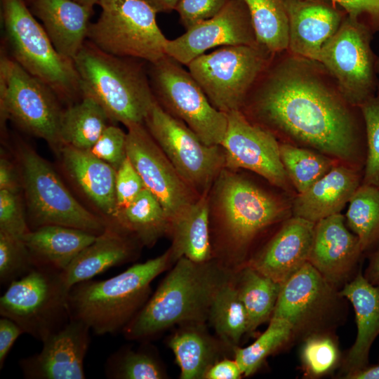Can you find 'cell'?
I'll use <instances>...</instances> for the list:
<instances>
[{
	"mask_svg": "<svg viewBox=\"0 0 379 379\" xmlns=\"http://www.w3.org/2000/svg\"><path fill=\"white\" fill-rule=\"evenodd\" d=\"M351 107L319 62L286 51L273 56L240 110L274 136L352 162L357 126Z\"/></svg>",
	"mask_w": 379,
	"mask_h": 379,
	"instance_id": "obj_1",
	"label": "cell"
},
{
	"mask_svg": "<svg viewBox=\"0 0 379 379\" xmlns=\"http://www.w3.org/2000/svg\"><path fill=\"white\" fill-rule=\"evenodd\" d=\"M208 196L213 258L236 272L247 262L254 241L281 221L286 209L276 196L227 168Z\"/></svg>",
	"mask_w": 379,
	"mask_h": 379,
	"instance_id": "obj_2",
	"label": "cell"
},
{
	"mask_svg": "<svg viewBox=\"0 0 379 379\" xmlns=\"http://www.w3.org/2000/svg\"><path fill=\"white\" fill-rule=\"evenodd\" d=\"M234 274L213 258L199 262L180 258L125 326L124 337L147 341L176 325L206 323L215 293Z\"/></svg>",
	"mask_w": 379,
	"mask_h": 379,
	"instance_id": "obj_3",
	"label": "cell"
},
{
	"mask_svg": "<svg viewBox=\"0 0 379 379\" xmlns=\"http://www.w3.org/2000/svg\"><path fill=\"white\" fill-rule=\"evenodd\" d=\"M81 96L95 100L112 122L144 124L156 102L146 61L107 53L86 40L73 60Z\"/></svg>",
	"mask_w": 379,
	"mask_h": 379,
	"instance_id": "obj_4",
	"label": "cell"
},
{
	"mask_svg": "<svg viewBox=\"0 0 379 379\" xmlns=\"http://www.w3.org/2000/svg\"><path fill=\"white\" fill-rule=\"evenodd\" d=\"M171 265L168 248L109 279L75 284L69 293L70 319L84 322L97 335L122 331L149 298L153 280Z\"/></svg>",
	"mask_w": 379,
	"mask_h": 379,
	"instance_id": "obj_5",
	"label": "cell"
},
{
	"mask_svg": "<svg viewBox=\"0 0 379 379\" xmlns=\"http://www.w3.org/2000/svg\"><path fill=\"white\" fill-rule=\"evenodd\" d=\"M1 20L11 57L48 85L62 102L81 98L73 60L61 55L25 0H1Z\"/></svg>",
	"mask_w": 379,
	"mask_h": 379,
	"instance_id": "obj_6",
	"label": "cell"
},
{
	"mask_svg": "<svg viewBox=\"0 0 379 379\" xmlns=\"http://www.w3.org/2000/svg\"><path fill=\"white\" fill-rule=\"evenodd\" d=\"M60 99L46 83L32 75L6 53L0 58L1 128L12 120L21 129L44 140L58 153L63 109Z\"/></svg>",
	"mask_w": 379,
	"mask_h": 379,
	"instance_id": "obj_7",
	"label": "cell"
},
{
	"mask_svg": "<svg viewBox=\"0 0 379 379\" xmlns=\"http://www.w3.org/2000/svg\"><path fill=\"white\" fill-rule=\"evenodd\" d=\"M22 190L29 227L57 225L101 234L108 222L84 207L70 193L52 166L32 147L20 149ZM30 228V227H29Z\"/></svg>",
	"mask_w": 379,
	"mask_h": 379,
	"instance_id": "obj_8",
	"label": "cell"
},
{
	"mask_svg": "<svg viewBox=\"0 0 379 379\" xmlns=\"http://www.w3.org/2000/svg\"><path fill=\"white\" fill-rule=\"evenodd\" d=\"M69 290L62 271L34 267L8 284L0 314L43 342L70 320Z\"/></svg>",
	"mask_w": 379,
	"mask_h": 379,
	"instance_id": "obj_9",
	"label": "cell"
},
{
	"mask_svg": "<svg viewBox=\"0 0 379 379\" xmlns=\"http://www.w3.org/2000/svg\"><path fill=\"white\" fill-rule=\"evenodd\" d=\"M101 13L90 23L87 40L120 57L154 62L166 55L168 39L157 22V12L145 0H99Z\"/></svg>",
	"mask_w": 379,
	"mask_h": 379,
	"instance_id": "obj_10",
	"label": "cell"
},
{
	"mask_svg": "<svg viewBox=\"0 0 379 379\" xmlns=\"http://www.w3.org/2000/svg\"><path fill=\"white\" fill-rule=\"evenodd\" d=\"M274 55L259 44L225 46L198 56L187 67L212 105L227 114L241 109Z\"/></svg>",
	"mask_w": 379,
	"mask_h": 379,
	"instance_id": "obj_11",
	"label": "cell"
},
{
	"mask_svg": "<svg viewBox=\"0 0 379 379\" xmlns=\"http://www.w3.org/2000/svg\"><path fill=\"white\" fill-rule=\"evenodd\" d=\"M148 65L151 87L159 105L183 121L206 145H220L227 130V114L212 105L189 70L167 55Z\"/></svg>",
	"mask_w": 379,
	"mask_h": 379,
	"instance_id": "obj_12",
	"label": "cell"
},
{
	"mask_svg": "<svg viewBox=\"0 0 379 379\" xmlns=\"http://www.w3.org/2000/svg\"><path fill=\"white\" fill-rule=\"evenodd\" d=\"M345 300L307 262L281 284L272 317L288 321L293 338L331 333L343 320Z\"/></svg>",
	"mask_w": 379,
	"mask_h": 379,
	"instance_id": "obj_13",
	"label": "cell"
},
{
	"mask_svg": "<svg viewBox=\"0 0 379 379\" xmlns=\"http://www.w3.org/2000/svg\"><path fill=\"white\" fill-rule=\"evenodd\" d=\"M144 124L187 185L199 196L208 194L225 167L222 146L206 145L157 101Z\"/></svg>",
	"mask_w": 379,
	"mask_h": 379,
	"instance_id": "obj_14",
	"label": "cell"
},
{
	"mask_svg": "<svg viewBox=\"0 0 379 379\" xmlns=\"http://www.w3.org/2000/svg\"><path fill=\"white\" fill-rule=\"evenodd\" d=\"M373 32L348 16L324 44L319 62L334 78L347 101L359 107L375 95L378 79L371 43Z\"/></svg>",
	"mask_w": 379,
	"mask_h": 379,
	"instance_id": "obj_15",
	"label": "cell"
},
{
	"mask_svg": "<svg viewBox=\"0 0 379 379\" xmlns=\"http://www.w3.org/2000/svg\"><path fill=\"white\" fill-rule=\"evenodd\" d=\"M126 148L145 188L159 201L168 220L200 197L181 178L144 124L127 127Z\"/></svg>",
	"mask_w": 379,
	"mask_h": 379,
	"instance_id": "obj_16",
	"label": "cell"
},
{
	"mask_svg": "<svg viewBox=\"0 0 379 379\" xmlns=\"http://www.w3.org/2000/svg\"><path fill=\"white\" fill-rule=\"evenodd\" d=\"M227 117V130L220 144L225 152V168L249 170L272 185L286 190L289 178L276 137L249 121L241 110L231 111Z\"/></svg>",
	"mask_w": 379,
	"mask_h": 379,
	"instance_id": "obj_17",
	"label": "cell"
},
{
	"mask_svg": "<svg viewBox=\"0 0 379 379\" xmlns=\"http://www.w3.org/2000/svg\"><path fill=\"white\" fill-rule=\"evenodd\" d=\"M257 42L248 9L243 0H232L213 17L201 21L181 36L168 39L166 54L187 66L209 49Z\"/></svg>",
	"mask_w": 379,
	"mask_h": 379,
	"instance_id": "obj_18",
	"label": "cell"
},
{
	"mask_svg": "<svg viewBox=\"0 0 379 379\" xmlns=\"http://www.w3.org/2000/svg\"><path fill=\"white\" fill-rule=\"evenodd\" d=\"M90 328L70 319L45 339L41 350L22 359L19 366L28 379H84V361L90 342Z\"/></svg>",
	"mask_w": 379,
	"mask_h": 379,
	"instance_id": "obj_19",
	"label": "cell"
},
{
	"mask_svg": "<svg viewBox=\"0 0 379 379\" xmlns=\"http://www.w3.org/2000/svg\"><path fill=\"white\" fill-rule=\"evenodd\" d=\"M361 253L358 237L347 230L340 213L315 223L308 262L336 288L353 278Z\"/></svg>",
	"mask_w": 379,
	"mask_h": 379,
	"instance_id": "obj_20",
	"label": "cell"
},
{
	"mask_svg": "<svg viewBox=\"0 0 379 379\" xmlns=\"http://www.w3.org/2000/svg\"><path fill=\"white\" fill-rule=\"evenodd\" d=\"M288 51L318 61L324 44L336 33L347 14L329 0H286Z\"/></svg>",
	"mask_w": 379,
	"mask_h": 379,
	"instance_id": "obj_21",
	"label": "cell"
},
{
	"mask_svg": "<svg viewBox=\"0 0 379 379\" xmlns=\"http://www.w3.org/2000/svg\"><path fill=\"white\" fill-rule=\"evenodd\" d=\"M315 223L293 216L246 263L283 284L308 262Z\"/></svg>",
	"mask_w": 379,
	"mask_h": 379,
	"instance_id": "obj_22",
	"label": "cell"
},
{
	"mask_svg": "<svg viewBox=\"0 0 379 379\" xmlns=\"http://www.w3.org/2000/svg\"><path fill=\"white\" fill-rule=\"evenodd\" d=\"M142 247L134 237L108 222L105 230L62 271L66 283L71 288L111 267L133 262Z\"/></svg>",
	"mask_w": 379,
	"mask_h": 379,
	"instance_id": "obj_23",
	"label": "cell"
},
{
	"mask_svg": "<svg viewBox=\"0 0 379 379\" xmlns=\"http://www.w3.org/2000/svg\"><path fill=\"white\" fill-rule=\"evenodd\" d=\"M59 156L64 169L100 215L113 222L117 213V170L89 151L62 145Z\"/></svg>",
	"mask_w": 379,
	"mask_h": 379,
	"instance_id": "obj_24",
	"label": "cell"
},
{
	"mask_svg": "<svg viewBox=\"0 0 379 379\" xmlns=\"http://www.w3.org/2000/svg\"><path fill=\"white\" fill-rule=\"evenodd\" d=\"M355 312L356 340L342 364L343 378L368 365L371 347L379 335V285L369 282L359 270L340 290Z\"/></svg>",
	"mask_w": 379,
	"mask_h": 379,
	"instance_id": "obj_25",
	"label": "cell"
},
{
	"mask_svg": "<svg viewBox=\"0 0 379 379\" xmlns=\"http://www.w3.org/2000/svg\"><path fill=\"white\" fill-rule=\"evenodd\" d=\"M32 11L57 51L73 60L87 40L93 9L71 0H34Z\"/></svg>",
	"mask_w": 379,
	"mask_h": 379,
	"instance_id": "obj_26",
	"label": "cell"
},
{
	"mask_svg": "<svg viewBox=\"0 0 379 379\" xmlns=\"http://www.w3.org/2000/svg\"><path fill=\"white\" fill-rule=\"evenodd\" d=\"M360 186L359 176L352 168L335 165L326 174L293 201V216L316 223L340 213Z\"/></svg>",
	"mask_w": 379,
	"mask_h": 379,
	"instance_id": "obj_27",
	"label": "cell"
},
{
	"mask_svg": "<svg viewBox=\"0 0 379 379\" xmlns=\"http://www.w3.org/2000/svg\"><path fill=\"white\" fill-rule=\"evenodd\" d=\"M96 237L77 228L48 225L31 230L22 239L34 267L63 271Z\"/></svg>",
	"mask_w": 379,
	"mask_h": 379,
	"instance_id": "obj_28",
	"label": "cell"
},
{
	"mask_svg": "<svg viewBox=\"0 0 379 379\" xmlns=\"http://www.w3.org/2000/svg\"><path fill=\"white\" fill-rule=\"evenodd\" d=\"M208 194L200 196L169 220L167 236L171 239L173 264L182 257L199 262L213 259Z\"/></svg>",
	"mask_w": 379,
	"mask_h": 379,
	"instance_id": "obj_29",
	"label": "cell"
},
{
	"mask_svg": "<svg viewBox=\"0 0 379 379\" xmlns=\"http://www.w3.org/2000/svg\"><path fill=\"white\" fill-rule=\"evenodd\" d=\"M167 345L180 367L181 379H205L208 369L220 359L223 347L229 348L208 333L206 323L180 325Z\"/></svg>",
	"mask_w": 379,
	"mask_h": 379,
	"instance_id": "obj_30",
	"label": "cell"
},
{
	"mask_svg": "<svg viewBox=\"0 0 379 379\" xmlns=\"http://www.w3.org/2000/svg\"><path fill=\"white\" fill-rule=\"evenodd\" d=\"M111 223L134 237L142 246L151 248L167 236L169 220L157 198L144 188L129 205L117 211Z\"/></svg>",
	"mask_w": 379,
	"mask_h": 379,
	"instance_id": "obj_31",
	"label": "cell"
},
{
	"mask_svg": "<svg viewBox=\"0 0 379 379\" xmlns=\"http://www.w3.org/2000/svg\"><path fill=\"white\" fill-rule=\"evenodd\" d=\"M109 121L107 113L95 100L81 96L63 110L60 129L62 145L89 151Z\"/></svg>",
	"mask_w": 379,
	"mask_h": 379,
	"instance_id": "obj_32",
	"label": "cell"
},
{
	"mask_svg": "<svg viewBox=\"0 0 379 379\" xmlns=\"http://www.w3.org/2000/svg\"><path fill=\"white\" fill-rule=\"evenodd\" d=\"M234 281L247 313L251 334L271 319L281 284L248 265L234 272Z\"/></svg>",
	"mask_w": 379,
	"mask_h": 379,
	"instance_id": "obj_33",
	"label": "cell"
},
{
	"mask_svg": "<svg viewBox=\"0 0 379 379\" xmlns=\"http://www.w3.org/2000/svg\"><path fill=\"white\" fill-rule=\"evenodd\" d=\"M217 338L233 351L248 331V320L239 298L234 274L215 293L209 308L208 321Z\"/></svg>",
	"mask_w": 379,
	"mask_h": 379,
	"instance_id": "obj_34",
	"label": "cell"
},
{
	"mask_svg": "<svg viewBox=\"0 0 379 379\" xmlns=\"http://www.w3.org/2000/svg\"><path fill=\"white\" fill-rule=\"evenodd\" d=\"M257 42L275 55L288 50V18L286 0H243Z\"/></svg>",
	"mask_w": 379,
	"mask_h": 379,
	"instance_id": "obj_35",
	"label": "cell"
},
{
	"mask_svg": "<svg viewBox=\"0 0 379 379\" xmlns=\"http://www.w3.org/2000/svg\"><path fill=\"white\" fill-rule=\"evenodd\" d=\"M347 224L358 237L362 253L379 241V188L360 185L349 201Z\"/></svg>",
	"mask_w": 379,
	"mask_h": 379,
	"instance_id": "obj_36",
	"label": "cell"
},
{
	"mask_svg": "<svg viewBox=\"0 0 379 379\" xmlns=\"http://www.w3.org/2000/svg\"><path fill=\"white\" fill-rule=\"evenodd\" d=\"M105 373L112 379H164L166 371L149 345L137 350L124 347L112 354L105 364Z\"/></svg>",
	"mask_w": 379,
	"mask_h": 379,
	"instance_id": "obj_37",
	"label": "cell"
},
{
	"mask_svg": "<svg viewBox=\"0 0 379 379\" xmlns=\"http://www.w3.org/2000/svg\"><path fill=\"white\" fill-rule=\"evenodd\" d=\"M280 157L298 194L307 190L335 164L332 158L288 143L279 144Z\"/></svg>",
	"mask_w": 379,
	"mask_h": 379,
	"instance_id": "obj_38",
	"label": "cell"
},
{
	"mask_svg": "<svg viewBox=\"0 0 379 379\" xmlns=\"http://www.w3.org/2000/svg\"><path fill=\"white\" fill-rule=\"evenodd\" d=\"M293 338L291 324L279 318L271 317L267 329L250 345L233 349V358L243 375H253L266 358Z\"/></svg>",
	"mask_w": 379,
	"mask_h": 379,
	"instance_id": "obj_39",
	"label": "cell"
},
{
	"mask_svg": "<svg viewBox=\"0 0 379 379\" xmlns=\"http://www.w3.org/2000/svg\"><path fill=\"white\" fill-rule=\"evenodd\" d=\"M300 357L306 375L318 378L336 367L340 360V351L336 340L331 333H319L304 338Z\"/></svg>",
	"mask_w": 379,
	"mask_h": 379,
	"instance_id": "obj_40",
	"label": "cell"
},
{
	"mask_svg": "<svg viewBox=\"0 0 379 379\" xmlns=\"http://www.w3.org/2000/svg\"><path fill=\"white\" fill-rule=\"evenodd\" d=\"M34 267L23 239L0 232V282L9 284Z\"/></svg>",
	"mask_w": 379,
	"mask_h": 379,
	"instance_id": "obj_41",
	"label": "cell"
},
{
	"mask_svg": "<svg viewBox=\"0 0 379 379\" xmlns=\"http://www.w3.org/2000/svg\"><path fill=\"white\" fill-rule=\"evenodd\" d=\"M363 116L368 143V155L364 183L379 185V95L373 96L359 106Z\"/></svg>",
	"mask_w": 379,
	"mask_h": 379,
	"instance_id": "obj_42",
	"label": "cell"
},
{
	"mask_svg": "<svg viewBox=\"0 0 379 379\" xmlns=\"http://www.w3.org/2000/svg\"><path fill=\"white\" fill-rule=\"evenodd\" d=\"M30 230L20 192L0 190V232L22 239Z\"/></svg>",
	"mask_w": 379,
	"mask_h": 379,
	"instance_id": "obj_43",
	"label": "cell"
},
{
	"mask_svg": "<svg viewBox=\"0 0 379 379\" xmlns=\"http://www.w3.org/2000/svg\"><path fill=\"white\" fill-rule=\"evenodd\" d=\"M126 133L109 124L89 152L116 170L126 158Z\"/></svg>",
	"mask_w": 379,
	"mask_h": 379,
	"instance_id": "obj_44",
	"label": "cell"
},
{
	"mask_svg": "<svg viewBox=\"0 0 379 379\" xmlns=\"http://www.w3.org/2000/svg\"><path fill=\"white\" fill-rule=\"evenodd\" d=\"M144 188L140 175L126 157L117 169L115 194L117 211L129 205Z\"/></svg>",
	"mask_w": 379,
	"mask_h": 379,
	"instance_id": "obj_45",
	"label": "cell"
},
{
	"mask_svg": "<svg viewBox=\"0 0 379 379\" xmlns=\"http://www.w3.org/2000/svg\"><path fill=\"white\" fill-rule=\"evenodd\" d=\"M232 0H180L175 11L186 29L220 12Z\"/></svg>",
	"mask_w": 379,
	"mask_h": 379,
	"instance_id": "obj_46",
	"label": "cell"
},
{
	"mask_svg": "<svg viewBox=\"0 0 379 379\" xmlns=\"http://www.w3.org/2000/svg\"><path fill=\"white\" fill-rule=\"evenodd\" d=\"M343 8L346 14L379 31V0H329Z\"/></svg>",
	"mask_w": 379,
	"mask_h": 379,
	"instance_id": "obj_47",
	"label": "cell"
},
{
	"mask_svg": "<svg viewBox=\"0 0 379 379\" xmlns=\"http://www.w3.org/2000/svg\"><path fill=\"white\" fill-rule=\"evenodd\" d=\"M24 333L22 328L13 320L2 317L0 319V369L17 338Z\"/></svg>",
	"mask_w": 379,
	"mask_h": 379,
	"instance_id": "obj_48",
	"label": "cell"
},
{
	"mask_svg": "<svg viewBox=\"0 0 379 379\" xmlns=\"http://www.w3.org/2000/svg\"><path fill=\"white\" fill-rule=\"evenodd\" d=\"M242 375L241 368L234 358H223L208 369L205 379H239Z\"/></svg>",
	"mask_w": 379,
	"mask_h": 379,
	"instance_id": "obj_49",
	"label": "cell"
},
{
	"mask_svg": "<svg viewBox=\"0 0 379 379\" xmlns=\"http://www.w3.org/2000/svg\"><path fill=\"white\" fill-rule=\"evenodd\" d=\"M22 189L21 174L13 164L5 157L0 159V190L20 192Z\"/></svg>",
	"mask_w": 379,
	"mask_h": 379,
	"instance_id": "obj_50",
	"label": "cell"
},
{
	"mask_svg": "<svg viewBox=\"0 0 379 379\" xmlns=\"http://www.w3.org/2000/svg\"><path fill=\"white\" fill-rule=\"evenodd\" d=\"M364 277L373 285H379V249L371 257Z\"/></svg>",
	"mask_w": 379,
	"mask_h": 379,
	"instance_id": "obj_51",
	"label": "cell"
},
{
	"mask_svg": "<svg viewBox=\"0 0 379 379\" xmlns=\"http://www.w3.org/2000/svg\"><path fill=\"white\" fill-rule=\"evenodd\" d=\"M347 379H379V361L374 365H368L361 370L347 377Z\"/></svg>",
	"mask_w": 379,
	"mask_h": 379,
	"instance_id": "obj_52",
	"label": "cell"
},
{
	"mask_svg": "<svg viewBox=\"0 0 379 379\" xmlns=\"http://www.w3.org/2000/svg\"><path fill=\"white\" fill-rule=\"evenodd\" d=\"M158 13H169L175 9L180 0H145Z\"/></svg>",
	"mask_w": 379,
	"mask_h": 379,
	"instance_id": "obj_53",
	"label": "cell"
},
{
	"mask_svg": "<svg viewBox=\"0 0 379 379\" xmlns=\"http://www.w3.org/2000/svg\"><path fill=\"white\" fill-rule=\"evenodd\" d=\"M89 8L93 9L95 5L98 4L99 0H71Z\"/></svg>",
	"mask_w": 379,
	"mask_h": 379,
	"instance_id": "obj_54",
	"label": "cell"
},
{
	"mask_svg": "<svg viewBox=\"0 0 379 379\" xmlns=\"http://www.w3.org/2000/svg\"><path fill=\"white\" fill-rule=\"evenodd\" d=\"M375 69H376V73H377L378 79V88H379V56L377 57V59H376Z\"/></svg>",
	"mask_w": 379,
	"mask_h": 379,
	"instance_id": "obj_55",
	"label": "cell"
},
{
	"mask_svg": "<svg viewBox=\"0 0 379 379\" xmlns=\"http://www.w3.org/2000/svg\"><path fill=\"white\" fill-rule=\"evenodd\" d=\"M27 1L31 3V2H32L34 0H27Z\"/></svg>",
	"mask_w": 379,
	"mask_h": 379,
	"instance_id": "obj_56",
	"label": "cell"
},
{
	"mask_svg": "<svg viewBox=\"0 0 379 379\" xmlns=\"http://www.w3.org/2000/svg\"><path fill=\"white\" fill-rule=\"evenodd\" d=\"M378 188H379V185H378Z\"/></svg>",
	"mask_w": 379,
	"mask_h": 379,
	"instance_id": "obj_57",
	"label": "cell"
}]
</instances>
